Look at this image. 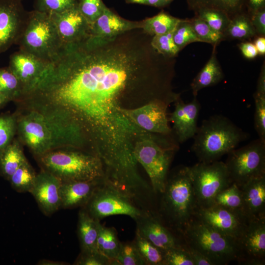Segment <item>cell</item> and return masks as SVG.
Segmentation results:
<instances>
[{"instance_id":"43","label":"cell","mask_w":265,"mask_h":265,"mask_svg":"<svg viewBox=\"0 0 265 265\" xmlns=\"http://www.w3.org/2000/svg\"><path fill=\"white\" fill-rule=\"evenodd\" d=\"M163 252L164 265H194L186 245L182 247L167 249Z\"/></svg>"},{"instance_id":"9","label":"cell","mask_w":265,"mask_h":265,"mask_svg":"<svg viewBox=\"0 0 265 265\" xmlns=\"http://www.w3.org/2000/svg\"><path fill=\"white\" fill-rule=\"evenodd\" d=\"M175 148L174 145H163L145 138L137 141L133 149L135 159L147 173L155 193L160 194L164 190Z\"/></svg>"},{"instance_id":"5","label":"cell","mask_w":265,"mask_h":265,"mask_svg":"<svg viewBox=\"0 0 265 265\" xmlns=\"http://www.w3.org/2000/svg\"><path fill=\"white\" fill-rule=\"evenodd\" d=\"M78 149H59L36 158L42 169L50 172L61 182L104 178L103 165L98 155Z\"/></svg>"},{"instance_id":"51","label":"cell","mask_w":265,"mask_h":265,"mask_svg":"<svg viewBox=\"0 0 265 265\" xmlns=\"http://www.w3.org/2000/svg\"><path fill=\"white\" fill-rule=\"evenodd\" d=\"M248 14L265 8V0H248Z\"/></svg>"},{"instance_id":"24","label":"cell","mask_w":265,"mask_h":265,"mask_svg":"<svg viewBox=\"0 0 265 265\" xmlns=\"http://www.w3.org/2000/svg\"><path fill=\"white\" fill-rule=\"evenodd\" d=\"M99 221L92 218L84 208L79 211L77 233L81 252H98L97 240Z\"/></svg>"},{"instance_id":"8","label":"cell","mask_w":265,"mask_h":265,"mask_svg":"<svg viewBox=\"0 0 265 265\" xmlns=\"http://www.w3.org/2000/svg\"><path fill=\"white\" fill-rule=\"evenodd\" d=\"M84 208L98 221L114 215H126L135 220L145 210L138 207L132 197L105 178Z\"/></svg>"},{"instance_id":"41","label":"cell","mask_w":265,"mask_h":265,"mask_svg":"<svg viewBox=\"0 0 265 265\" xmlns=\"http://www.w3.org/2000/svg\"><path fill=\"white\" fill-rule=\"evenodd\" d=\"M16 132L15 113L0 116V153L12 141Z\"/></svg>"},{"instance_id":"18","label":"cell","mask_w":265,"mask_h":265,"mask_svg":"<svg viewBox=\"0 0 265 265\" xmlns=\"http://www.w3.org/2000/svg\"><path fill=\"white\" fill-rule=\"evenodd\" d=\"M49 63L20 50L10 55L8 67L20 81L23 95L35 85Z\"/></svg>"},{"instance_id":"55","label":"cell","mask_w":265,"mask_h":265,"mask_svg":"<svg viewBox=\"0 0 265 265\" xmlns=\"http://www.w3.org/2000/svg\"><path fill=\"white\" fill-rule=\"evenodd\" d=\"M169 4L173 0H165Z\"/></svg>"},{"instance_id":"34","label":"cell","mask_w":265,"mask_h":265,"mask_svg":"<svg viewBox=\"0 0 265 265\" xmlns=\"http://www.w3.org/2000/svg\"><path fill=\"white\" fill-rule=\"evenodd\" d=\"M212 205L220 206L243 212L242 192L240 187L235 183H232L216 195Z\"/></svg>"},{"instance_id":"46","label":"cell","mask_w":265,"mask_h":265,"mask_svg":"<svg viewBox=\"0 0 265 265\" xmlns=\"http://www.w3.org/2000/svg\"><path fill=\"white\" fill-rule=\"evenodd\" d=\"M248 15L257 35L265 37V8L256 10Z\"/></svg>"},{"instance_id":"38","label":"cell","mask_w":265,"mask_h":265,"mask_svg":"<svg viewBox=\"0 0 265 265\" xmlns=\"http://www.w3.org/2000/svg\"><path fill=\"white\" fill-rule=\"evenodd\" d=\"M115 262L116 265H146L133 241L120 242Z\"/></svg>"},{"instance_id":"37","label":"cell","mask_w":265,"mask_h":265,"mask_svg":"<svg viewBox=\"0 0 265 265\" xmlns=\"http://www.w3.org/2000/svg\"><path fill=\"white\" fill-rule=\"evenodd\" d=\"M173 38L180 51L190 43L201 42L191 26L189 19L181 20L174 30Z\"/></svg>"},{"instance_id":"54","label":"cell","mask_w":265,"mask_h":265,"mask_svg":"<svg viewBox=\"0 0 265 265\" xmlns=\"http://www.w3.org/2000/svg\"><path fill=\"white\" fill-rule=\"evenodd\" d=\"M46 261L48 262V263H49V264H48L47 265H49V264H50L49 263H53V264L54 263H55V262H53V261L51 262L50 261H49V260H46ZM47 263V262H45V261H44L43 260H42V261H40V264H40V265H44V264H45V263ZM53 264L55 265L54 264ZM50 265H51V264H50Z\"/></svg>"},{"instance_id":"31","label":"cell","mask_w":265,"mask_h":265,"mask_svg":"<svg viewBox=\"0 0 265 265\" xmlns=\"http://www.w3.org/2000/svg\"><path fill=\"white\" fill-rule=\"evenodd\" d=\"M36 174L27 160L23 163L8 180L12 187L18 192H29L32 187Z\"/></svg>"},{"instance_id":"17","label":"cell","mask_w":265,"mask_h":265,"mask_svg":"<svg viewBox=\"0 0 265 265\" xmlns=\"http://www.w3.org/2000/svg\"><path fill=\"white\" fill-rule=\"evenodd\" d=\"M61 181L50 172L41 169L36 175L30 193L42 212L50 216L60 209L59 189Z\"/></svg>"},{"instance_id":"30","label":"cell","mask_w":265,"mask_h":265,"mask_svg":"<svg viewBox=\"0 0 265 265\" xmlns=\"http://www.w3.org/2000/svg\"><path fill=\"white\" fill-rule=\"evenodd\" d=\"M182 19L162 11L142 20V29L151 36L165 34L174 30Z\"/></svg>"},{"instance_id":"29","label":"cell","mask_w":265,"mask_h":265,"mask_svg":"<svg viewBox=\"0 0 265 265\" xmlns=\"http://www.w3.org/2000/svg\"><path fill=\"white\" fill-rule=\"evenodd\" d=\"M225 38L241 40H249L257 36L248 14H238L230 21L224 33Z\"/></svg>"},{"instance_id":"3","label":"cell","mask_w":265,"mask_h":265,"mask_svg":"<svg viewBox=\"0 0 265 265\" xmlns=\"http://www.w3.org/2000/svg\"><path fill=\"white\" fill-rule=\"evenodd\" d=\"M160 194L159 215L169 228L181 234L198 208L189 167L182 165L168 174Z\"/></svg>"},{"instance_id":"53","label":"cell","mask_w":265,"mask_h":265,"mask_svg":"<svg viewBox=\"0 0 265 265\" xmlns=\"http://www.w3.org/2000/svg\"><path fill=\"white\" fill-rule=\"evenodd\" d=\"M9 101L8 99L5 96L0 94V106Z\"/></svg>"},{"instance_id":"47","label":"cell","mask_w":265,"mask_h":265,"mask_svg":"<svg viewBox=\"0 0 265 265\" xmlns=\"http://www.w3.org/2000/svg\"><path fill=\"white\" fill-rule=\"evenodd\" d=\"M242 55L248 59L255 58L258 54L257 50L253 43L250 42H242L238 45Z\"/></svg>"},{"instance_id":"4","label":"cell","mask_w":265,"mask_h":265,"mask_svg":"<svg viewBox=\"0 0 265 265\" xmlns=\"http://www.w3.org/2000/svg\"><path fill=\"white\" fill-rule=\"evenodd\" d=\"M248 134L227 117L215 115L204 120L194 135L191 150L199 162L219 159L236 148Z\"/></svg>"},{"instance_id":"25","label":"cell","mask_w":265,"mask_h":265,"mask_svg":"<svg viewBox=\"0 0 265 265\" xmlns=\"http://www.w3.org/2000/svg\"><path fill=\"white\" fill-rule=\"evenodd\" d=\"M215 46H213L211 56L194 78L190 84L194 96L203 88L213 86L220 82L224 78V73L216 57Z\"/></svg>"},{"instance_id":"35","label":"cell","mask_w":265,"mask_h":265,"mask_svg":"<svg viewBox=\"0 0 265 265\" xmlns=\"http://www.w3.org/2000/svg\"><path fill=\"white\" fill-rule=\"evenodd\" d=\"M191 26L201 42L216 46L223 40V34L215 31L203 20L195 17L189 19Z\"/></svg>"},{"instance_id":"28","label":"cell","mask_w":265,"mask_h":265,"mask_svg":"<svg viewBox=\"0 0 265 265\" xmlns=\"http://www.w3.org/2000/svg\"><path fill=\"white\" fill-rule=\"evenodd\" d=\"M120 242L117 231L113 227H106L98 223V234L97 240V251L116 265L115 259L117 256Z\"/></svg>"},{"instance_id":"45","label":"cell","mask_w":265,"mask_h":265,"mask_svg":"<svg viewBox=\"0 0 265 265\" xmlns=\"http://www.w3.org/2000/svg\"><path fill=\"white\" fill-rule=\"evenodd\" d=\"M74 265H113V264L111 261L99 252H80Z\"/></svg>"},{"instance_id":"26","label":"cell","mask_w":265,"mask_h":265,"mask_svg":"<svg viewBox=\"0 0 265 265\" xmlns=\"http://www.w3.org/2000/svg\"><path fill=\"white\" fill-rule=\"evenodd\" d=\"M27 160L19 140L13 139L0 153V174L8 180L14 172Z\"/></svg>"},{"instance_id":"15","label":"cell","mask_w":265,"mask_h":265,"mask_svg":"<svg viewBox=\"0 0 265 265\" xmlns=\"http://www.w3.org/2000/svg\"><path fill=\"white\" fill-rule=\"evenodd\" d=\"M134 220L136 223V231L162 250L185 246L175 236L173 230L165 224L159 216L152 211L145 210Z\"/></svg>"},{"instance_id":"11","label":"cell","mask_w":265,"mask_h":265,"mask_svg":"<svg viewBox=\"0 0 265 265\" xmlns=\"http://www.w3.org/2000/svg\"><path fill=\"white\" fill-rule=\"evenodd\" d=\"M189 172L198 207L211 206L216 195L232 184L223 161L199 162L189 167Z\"/></svg>"},{"instance_id":"52","label":"cell","mask_w":265,"mask_h":265,"mask_svg":"<svg viewBox=\"0 0 265 265\" xmlns=\"http://www.w3.org/2000/svg\"><path fill=\"white\" fill-rule=\"evenodd\" d=\"M253 43L255 45L258 54L264 55L265 54V37L260 36H256Z\"/></svg>"},{"instance_id":"1","label":"cell","mask_w":265,"mask_h":265,"mask_svg":"<svg viewBox=\"0 0 265 265\" xmlns=\"http://www.w3.org/2000/svg\"><path fill=\"white\" fill-rule=\"evenodd\" d=\"M152 37L136 28L66 45L47 76L49 102L85 130L96 131L111 113L120 112L116 104L123 98L159 97L172 60L152 47Z\"/></svg>"},{"instance_id":"14","label":"cell","mask_w":265,"mask_h":265,"mask_svg":"<svg viewBox=\"0 0 265 265\" xmlns=\"http://www.w3.org/2000/svg\"><path fill=\"white\" fill-rule=\"evenodd\" d=\"M169 103L155 99L136 108H120L119 111L126 118L148 132L168 135L171 132L166 113Z\"/></svg>"},{"instance_id":"6","label":"cell","mask_w":265,"mask_h":265,"mask_svg":"<svg viewBox=\"0 0 265 265\" xmlns=\"http://www.w3.org/2000/svg\"><path fill=\"white\" fill-rule=\"evenodd\" d=\"M181 234L187 247L206 257L212 265H223L240 261L238 241L224 235L196 217L186 225Z\"/></svg>"},{"instance_id":"19","label":"cell","mask_w":265,"mask_h":265,"mask_svg":"<svg viewBox=\"0 0 265 265\" xmlns=\"http://www.w3.org/2000/svg\"><path fill=\"white\" fill-rule=\"evenodd\" d=\"M50 15L64 46L77 43L90 36V24L80 13L78 5Z\"/></svg>"},{"instance_id":"22","label":"cell","mask_w":265,"mask_h":265,"mask_svg":"<svg viewBox=\"0 0 265 265\" xmlns=\"http://www.w3.org/2000/svg\"><path fill=\"white\" fill-rule=\"evenodd\" d=\"M142 21L125 19L106 7L102 14L90 24V36L112 37L131 30L142 28Z\"/></svg>"},{"instance_id":"56","label":"cell","mask_w":265,"mask_h":265,"mask_svg":"<svg viewBox=\"0 0 265 265\" xmlns=\"http://www.w3.org/2000/svg\"><path fill=\"white\" fill-rule=\"evenodd\" d=\"M20 0L22 1L23 0Z\"/></svg>"},{"instance_id":"21","label":"cell","mask_w":265,"mask_h":265,"mask_svg":"<svg viewBox=\"0 0 265 265\" xmlns=\"http://www.w3.org/2000/svg\"><path fill=\"white\" fill-rule=\"evenodd\" d=\"M104 178L91 181L61 182L60 209L84 208Z\"/></svg>"},{"instance_id":"23","label":"cell","mask_w":265,"mask_h":265,"mask_svg":"<svg viewBox=\"0 0 265 265\" xmlns=\"http://www.w3.org/2000/svg\"><path fill=\"white\" fill-rule=\"evenodd\" d=\"M240 188L244 213L250 219L265 217V175L249 180Z\"/></svg>"},{"instance_id":"50","label":"cell","mask_w":265,"mask_h":265,"mask_svg":"<svg viewBox=\"0 0 265 265\" xmlns=\"http://www.w3.org/2000/svg\"><path fill=\"white\" fill-rule=\"evenodd\" d=\"M256 94H265V65L263 64L258 80L256 90L254 93Z\"/></svg>"},{"instance_id":"20","label":"cell","mask_w":265,"mask_h":265,"mask_svg":"<svg viewBox=\"0 0 265 265\" xmlns=\"http://www.w3.org/2000/svg\"><path fill=\"white\" fill-rule=\"evenodd\" d=\"M175 102L170 119L178 141L183 143L193 137L197 132L200 105L195 96L188 103H184L180 98Z\"/></svg>"},{"instance_id":"27","label":"cell","mask_w":265,"mask_h":265,"mask_svg":"<svg viewBox=\"0 0 265 265\" xmlns=\"http://www.w3.org/2000/svg\"><path fill=\"white\" fill-rule=\"evenodd\" d=\"M246 0H186L188 7L194 13L203 9H213L222 11L231 19L244 12Z\"/></svg>"},{"instance_id":"40","label":"cell","mask_w":265,"mask_h":265,"mask_svg":"<svg viewBox=\"0 0 265 265\" xmlns=\"http://www.w3.org/2000/svg\"><path fill=\"white\" fill-rule=\"evenodd\" d=\"M78 1V0H35L34 10L50 15L76 7Z\"/></svg>"},{"instance_id":"44","label":"cell","mask_w":265,"mask_h":265,"mask_svg":"<svg viewBox=\"0 0 265 265\" xmlns=\"http://www.w3.org/2000/svg\"><path fill=\"white\" fill-rule=\"evenodd\" d=\"M254 126L259 138L265 142V94H254Z\"/></svg>"},{"instance_id":"16","label":"cell","mask_w":265,"mask_h":265,"mask_svg":"<svg viewBox=\"0 0 265 265\" xmlns=\"http://www.w3.org/2000/svg\"><path fill=\"white\" fill-rule=\"evenodd\" d=\"M238 243L240 262L248 265H264L265 217L251 219Z\"/></svg>"},{"instance_id":"7","label":"cell","mask_w":265,"mask_h":265,"mask_svg":"<svg viewBox=\"0 0 265 265\" xmlns=\"http://www.w3.org/2000/svg\"><path fill=\"white\" fill-rule=\"evenodd\" d=\"M17 45L20 50L50 63L57 58L64 47L51 16L35 10L28 12Z\"/></svg>"},{"instance_id":"10","label":"cell","mask_w":265,"mask_h":265,"mask_svg":"<svg viewBox=\"0 0 265 265\" xmlns=\"http://www.w3.org/2000/svg\"><path fill=\"white\" fill-rule=\"evenodd\" d=\"M227 155L225 163L232 183L240 187L265 175V142L259 138Z\"/></svg>"},{"instance_id":"48","label":"cell","mask_w":265,"mask_h":265,"mask_svg":"<svg viewBox=\"0 0 265 265\" xmlns=\"http://www.w3.org/2000/svg\"><path fill=\"white\" fill-rule=\"evenodd\" d=\"M186 247L194 265H212L211 262L201 253L192 248Z\"/></svg>"},{"instance_id":"13","label":"cell","mask_w":265,"mask_h":265,"mask_svg":"<svg viewBox=\"0 0 265 265\" xmlns=\"http://www.w3.org/2000/svg\"><path fill=\"white\" fill-rule=\"evenodd\" d=\"M28 12L20 0H0V54L17 44Z\"/></svg>"},{"instance_id":"32","label":"cell","mask_w":265,"mask_h":265,"mask_svg":"<svg viewBox=\"0 0 265 265\" xmlns=\"http://www.w3.org/2000/svg\"><path fill=\"white\" fill-rule=\"evenodd\" d=\"M133 241L146 265H164L163 250L142 237L136 231Z\"/></svg>"},{"instance_id":"36","label":"cell","mask_w":265,"mask_h":265,"mask_svg":"<svg viewBox=\"0 0 265 265\" xmlns=\"http://www.w3.org/2000/svg\"><path fill=\"white\" fill-rule=\"evenodd\" d=\"M195 17L204 21L215 31L224 34L231 19L224 12L213 9H203L196 12Z\"/></svg>"},{"instance_id":"33","label":"cell","mask_w":265,"mask_h":265,"mask_svg":"<svg viewBox=\"0 0 265 265\" xmlns=\"http://www.w3.org/2000/svg\"><path fill=\"white\" fill-rule=\"evenodd\" d=\"M23 86L9 68H0V94L9 101H17L23 95Z\"/></svg>"},{"instance_id":"42","label":"cell","mask_w":265,"mask_h":265,"mask_svg":"<svg viewBox=\"0 0 265 265\" xmlns=\"http://www.w3.org/2000/svg\"><path fill=\"white\" fill-rule=\"evenodd\" d=\"M106 7L102 0H79L78 4L79 10L90 24L102 14Z\"/></svg>"},{"instance_id":"39","label":"cell","mask_w":265,"mask_h":265,"mask_svg":"<svg viewBox=\"0 0 265 265\" xmlns=\"http://www.w3.org/2000/svg\"><path fill=\"white\" fill-rule=\"evenodd\" d=\"M174 29L165 34L154 35L151 40L152 47L159 53L168 58L175 57L180 51L173 40Z\"/></svg>"},{"instance_id":"12","label":"cell","mask_w":265,"mask_h":265,"mask_svg":"<svg viewBox=\"0 0 265 265\" xmlns=\"http://www.w3.org/2000/svg\"><path fill=\"white\" fill-rule=\"evenodd\" d=\"M194 217L221 234L238 241L251 219L241 211L217 205L198 207Z\"/></svg>"},{"instance_id":"49","label":"cell","mask_w":265,"mask_h":265,"mask_svg":"<svg viewBox=\"0 0 265 265\" xmlns=\"http://www.w3.org/2000/svg\"><path fill=\"white\" fill-rule=\"evenodd\" d=\"M127 3L144 4L156 7H163L169 3L165 0H125Z\"/></svg>"},{"instance_id":"2","label":"cell","mask_w":265,"mask_h":265,"mask_svg":"<svg viewBox=\"0 0 265 265\" xmlns=\"http://www.w3.org/2000/svg\"><path fill=\"white\" fill-rule=\"evenodd\" d=\"M18 103V140L35 157L59 149L81 148L87 140L80 126L62 112L33 102Z\"/></svg>"}]
</instances>
